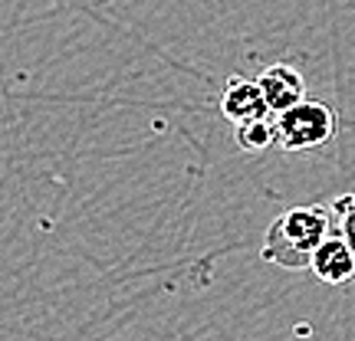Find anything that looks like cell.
<instances>
[{"label": "cell", "mask_w": 355, "mask_h": 341, "mask_svg": "<svg viewBox=\"0 0 355 341\" xmlns=\"http://www.w3.org/2000/svg\"><path fill=\"white\" fill-rule=\"evenodd\" d=\"M332 233H336L332 207H319V203L286 207L266 230L260 256L279 269H309L316 250Z\"/></svg>", "instance_id": "cell-1"}, {"label": "cell", "mask_w": 355, "mask_h": 341, "mask_svg": "<svg viewBox=\"0 0 355 341\" xmlns=\"http://www.w3.org/2000/svg\"><path fill=\"white\" fill-rule=\"evenodd\" d=\"M336 128H339V118L332 112V105L319 99H303L300 105L277 115V148L286 154L313 151L336 138Z\"/></svg>", "instance_id": "cell-2"}, {"label": "cell", "mask_w": 355, "mask_h": 341, "mask_svg": "<svg viewBox=\"0 0 355 341\" xmlns=\"http://www.w3.org/2000/svg\"><path fill=\"white\" fill-rule=\"evenodd\" d=\"M220 112H224L230 125H241V122H250V118H260V115H273V109H270V102H266L257 79L230 76L224 99H220Z\"/></svg>", "instance_id": "cell-3"}, {"label": "cell", "mask_w": 355, "mask_h": 341, "mask_svg": "<svg viewBox=\"0 0 355 341\" xmlns=\"http://www.w3.org/2000/svg\"><path fill=\"white\" fill-rule=\"evenodd\" d=\"M309 273L322 279L326 286H349L355 279V250L339 233H332L316 250L313 263H309Z\"/></svg>", "instance_id": "cell-4"}, {"label": "cell", "mask_w": 355, "mask_h": 341, "mask_svg": "<svg viewBox=\"0 0 355 341\" xmlns=\"http://www.w3.org/2000/svg\"><path fill=\"white\" fill-rule=\"evenodd\" d=\"M257 82L263 89L273 115L286 112V109H293V105H300V102L306 99V82H303V76H300V69L290 63L266 66L263 73L257 76Z\"/></svg>", "instance_id": "cell-5"}, {"label": "cell", "mask_w": 355, "mask_h": 341, "mask_svg": "<svg viewBox=\"0 0 355 341\" xmlns=\"http://www.w3.org/2000/svg\"><path fill=\"white\" fill-rule=\"evenodd\" d=\"M234 138L241 145V151L247 154L266 151L270 145H277V115H260V118L234 125Z\"/></svg>", "instance_id": "cell-6"}, {"label": "cell", "mask_w": 355, "mask_h": 341, "mask_svg": "<svg viewBox=\"0 0 355 341\" xmlns=\"http://www.w3.org/2000/svg\"><path fill=\"white\" fill-rule=\"evenodd\" d=\"M329 207H332V216H336V233L355 250V201H352V194L336 197Z\"/></svg>", "instance_id": "cell-7"}, {"label": "cell", "mask_w": 355, "mask_h": 341, "mask_svg": "<svg viewBox=\"0 0 355 341\" xmlns=\"http://www.w3.org/2000/svg\"><path fill=\"white\" fill-rule=\"evenodd\" d=\"M352 201H355V190H352Z\"/></svg>", "instance_id": "cell-8"}]
</instances>
